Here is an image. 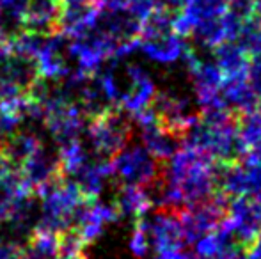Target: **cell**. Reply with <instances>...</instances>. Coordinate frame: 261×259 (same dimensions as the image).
Masks as SVG:
<instances>
[{"mask_svg": "<svg viewBox=\"0 0 261 259\" xmlns=\"http://www.w3.org/2000/svg\"><path fill=\"white\" fill-rule=\"evenodd\" d=\"M89 137L94 151L107 160H112L130 138V125L123 114L112 108L89 119Z\"/></svg>", "mask_w": 261, "mask_h": 259, "instance_id": "cell-1", "label": "cell"}, {"mask_svg": "<svg viewBox=\"0 0 261 259\" xmlns=\"http://www.w3.org/2000/svg\"><path fill=\"white\" fill-rule=\"evenodd\" d=\"M162 163L146 148H123L112 160L110 165L126 185H151L162 178Z\"/></svg>", "mask_w": 261, "mask_h": 259, "instance_id": "cell-2", "label": "cell"}, {"mask_svg": "<svg viewBox=\"0 0 261 259\" xmlns=\"http://www.w3.org/2000/svg\"><path fill=\"white\" fill-rule=\"evenodd\" d=\"M62 0H27L21 14V28L39 34L59 32Z\"/></svg>", "mask_w": 261, "mask_h": 259, "instance_id": "cell-3", "label": "cell"}, {"mask_svg": "<svg viewBox=\"0 0 261 259\" xmlns=\"http://www.w3.org/2000/svg\"><path fill=\"white\" fill-rule=\"evenodd\" d=\"M139 46L144 50L148 57L164 64L174 63L185 50L181 36H178L176 32L155 36V38H139Z\"/></svg>", "mask_w": 261, "mask_h": 259, "instance_id": "cell-4", "label": "cell"}, {"mask_svg": "<svg viewBox=\"0 0 261 259\" xmlns=\"http://www.w3.org/2000/svg\"><path fill=\"white\" fill-rule=\"evenodd\" d=\"M215 59L217 66L222 71L224 76L238 75V73H247L249 69V57L244 50L238 46V43L222 41L215 46Z\"/></svg>", "mask_w": 261, "mask_h": 259, "instance_id": "cell-5", "label": "cell"}, {"mask_svg": "<svg viewBox=\"0 0 261 259\" xmlns=\"http://www.w3.org/2000/svg\"><path fill=\"white\" fill-rule=\"evenodd\" d=\"M151 204V199L139 185H124L116 199L117 213L123 215H142Z\"/></svg>", "mask_w": 261, "mask_h": 259, "instance_id": "cell-6", "label": "cell"}, {"mask_svg": "<svg viewBox=\"0 0 261 259\" xmlns=\"http://www.w3.org/2000/svg\"><path fill=\"white\" fill-rule=\"evenodd\" d=\"M234 41H238V46L247 53L249 59L261 61V23L254 16L245 18Z\"/></svg>", "mask_w": 261, "mask_h": 259, "instance_id": "cell-7", "label": "cell"}, {"mask_svg": "<svg viewBox=\"0 0 261 259\" xmlns=\"http://www.w3.org/2000/svg\"><path fill=\"white\" fill-rule=\"evenodd\" d=\"M190 34L194 36V39H196L197 43H201L203 46H212V48H215L217 45L226 41V32H224L220 16L199 20L194 25Z\"/></svg>", "mask_w": 261, "mask_h": 259, "instance_id": "cell-8", "label": "cell"}, {"mask_svg": "<svg viewBox=\"0 0 261 259\" xmlns=\"http://www.w3.org/2000/svg\"><path fill=\"white\" fill-rule=\"evenodd\" d=\"M20 123H21V119L18 118L16 114H13V112L0 107V151L6 148L9 138L16 133Z\"/></svg>", "mask_w": 261, "mask_h": 259, "instance_id": "cell-9", "label": "cell"}, {"mask_svg": "<svg viewBox=\"0 0 261 259\" xmlns=\"http://www.w3.org/2000/svg\"><path fill=\"white\" fill-rule=\"evenodd\" d=\"M158 7H162V0H130L126 9L137 18L139 21H142L146 16L153 13Z\"/></svg>", "mask_w": 261, "mask_h": 259, "instance_id": "cell-10", "label": "cell"}, {"mask_svg": "<svg viewBox=\"0 0 261 259\" xmlns=\"http://www.w3.org/2000/svg\"><path fill=\"white\" fill-rule=\"evenodd\" d=\"M130 0H94L100 9H126Z\"/></svg>", "mask_w": 261, "mask_h": 259, "instance_id": "cell-11", "label": "cell"}, {"mask_svg": "<svg viewBox=\"0 0 261 259\" xmlns=\"http://www.w3.org/2000/svg\"><path fill=\"white\" fill-rule=\"evenodd\" d=\"M252 16L261 23V0H254V9H252Z\"/></svg>", "mask_w": 261, "mask_h": 259, "instance_id": "cell-12", "label": "cell"}, {"mask_svg": "<svg viewBox=\"0 0 261 259\" xmlns=\"http://www.w3.org/2000/svg\"><path fill=\"white\" fill-rule=\"evenodd\" d=\"M256 199H254V204H256V208H258V211H259V215H261V190L256 192Z\"/></svg>", "mask_w": 261, "mask_h": 259, "instance_id": "cell-13", "label": "cell"}, {"mask_svg": "<svg viewBox=\"0 0 261 259\" xmlns=\"http://www.w3.org/2000/svg\"><path fill=\"white\" fill-rule=\"evenodd\" d=\"M62 2H71V0H62Z\"/></svg>", "mask_w": 261, "mask_h": 259, "instance_id": "cell-14", "label": "cell"}]
</instances>
